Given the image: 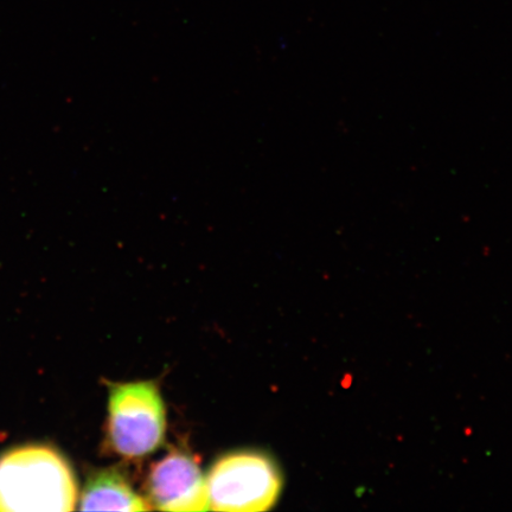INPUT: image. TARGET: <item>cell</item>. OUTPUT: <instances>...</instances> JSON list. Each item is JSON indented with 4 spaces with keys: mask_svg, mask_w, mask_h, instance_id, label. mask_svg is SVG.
I'll list each match as a JSON object with an SVG mask.
<instances>
[{
    "mask_svg": "<svg viewBox=\"0 0 512 512\" xmlns=\"http://www.w3.org/2000/svg\"><path fill=\"white\" fill-rule=\"evenodd\" d=\"M147 492L153 508L172 512L208 511L207 479L189 453L172 451L152 466Z\"/></svg>",
    "mask_w": 512,
    "mask_h": 512,
    "instance_id": "obj_4",
    "label": "cell"
},
{
    "mask_svg": "<svg viewBox=\"0 0 512 512\" xmlns=\"http://www.w3.org/2000/svg\"><path fill=\"white\" fill-rule=\"evenodd\" d=\"M76 502L72 466L55 448L28 445L0 456V512H66Z\"/></svg>",
    "mask_w": 512,
    "mask_h": 512,
    "instance_id": "obj_1",
    "label": "cell"
},
{
    "mask_svg": "<svg viewBox=\"0 0 512 512\" xmlns=\"http://www.w3.org/2000/svg\"><path fill=\"white\" fill-rule=\"evenodd\" d=\"M207 488L210 510L261 512L277 503L283 477L266 454L240 451L217 460L210 469Z\"/></svg>",
    "mask_w": 512,
    "mask_h": 512,
    "instance_id": "obj_2",
    "label": "cell"
},
{
    "mask_svg": "<svg viewBox=\"0 0 512 512\" xmlns=\"http://www.w3.org/2000/svg\"><path fill=\"white\" fill-rule=\"evenodd\" d=\"M165 408L155 383L115 384L108 402V440L127 459L149 456L165 438Z\"/></svg>",
    "mask_w": 512,
    "mask_h": 512,
    "instance_id": "obj_3",
    "label": "cell"
},
{
    "mask_svg": "<svg viewBox=\"0 0 512 512\" xmlns=\"http://www.w3.org/2000/svg\"><path fill=\"white\" fill-rule=\"evenodd\" d=\"M151 505L133 490L117 469L96 471L88 478L80 499L82 511H149Z\"/></svg>",
    "mask_w": 512,
    "mask_h": 512,
    "instance_id": "obj_5",
    "label": "cell"
}]
</instances>
